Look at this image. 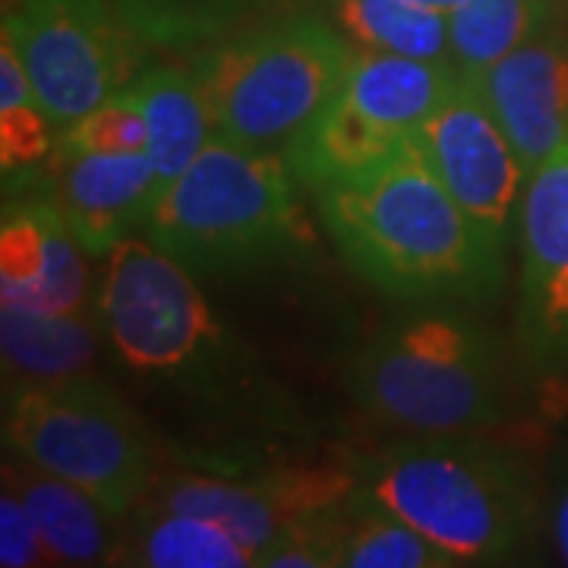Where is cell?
Instances as JSON below:
<instances>
[{
  "mask_svg": "<svg viewBox=\"0 0 568 568\" xmlns=\"http://www.w3.org/2000/svg\"><path fill=\"white\" fill-rule=\"evenodd\" d=\"M528 178L568 145V39L540 32L477 77Z\"/></svg>",
  "mask_w": 568,
  "mask_h": 568,
  "instance_id": "13",
  "label": "cell"
},
{
  "mask_svg": "<svg viewBox=\"0 0 568 568\" xmlns=\"http://www.w3.org/2000/svg\"><path fill=\"white\" fill-rule=\"evenodd\" d=\"M118 566L246 568L260 566V559L215 521L140 503L133 508V521L123 530Z\"/></svg>",
  "mask_w": 568,
  "mask_h": 568,
  "instance_id": "19",
  "label": "cell"
},
{
  "mask_svg": "<svg viewBox=\"0 0 568 568\" xmlns=\"http://www.w3.org/2000/svg\"><path fill=\"white\" fill-rule=\"evenodd\" d=\"M82 244L51 203H13L0 227V301L80 316L92 304Z\"/></svg>",
  "mask_w": 568,
  "mask_h": 568,
  "instance_id": "14",
  "label": "cell"
},
{
  "mask_svg": "<svg viewBox=\"0 0 568 568\" xmlns=\"http://www.w3.org/2000/svg\"><path fill=\"white\" fill-rule=\"evenodd\" d=\"M0 566H54L29 508L20 499V493H13L7 484H3V496H0Z\"/></svg>",
  "mask_w": 568,
  "mask_h": 568,
  "instance_id": "25",
  "label": "cell"
},
{
  "mask_svg": "<svg viewBox=\"0 0 568 568\" xmlns=\"http://www.w3.org/2000/svg\"><path fill=\"white\" fill-rule=\"evenodd\" d=\"M61 145L77 152H104V155H133L149 149V123L142 114L140 99L126 85L114 99L89 111L82 121L67 126Z\"/></svg>",
  "mask_w": 568,
  "mask_h": 568,
  "instance_id": "24",
  "label": "cell"
},
{
  "mask_svg": "<svg viewBox=\"0 0 568 568\" xmlns=\"http://www.w3.org/2000/svg\"><path fill=\"white\" fill-rule=\"evenodd\" d=\"M162 183L145 152L104 155L77 152L58 142L51 155V200L85 253L108 256L155 205Z\"/></svg>",
  "mask_w": 568,
  "mask_h": 568,
  "instance_id": "12",
  "label": "cell"
},
{
  "mask_svg": "<svg viewBox=\"0 0 568 568\" xmlns=\"http://www.w3.org/2000/svg\"><path fill=\"white\" fill-rule=\"evenodd\" d=\"M0 351L3 373L17 386L80 379L99 357V325L89 313L58 316L0 301Z\"/></svg>",
  "mask_w": 568,
  "mask_h": 568,
  "instance_id": "16",
  "label": "cell"
},
{
  "mask_svg": "<svg viewBox=\"0 0 568 568\" xmlns=\"http://www.w3.org/2000/svg\"><path fill=\"white\" fill-rule=\"evenodd\" d=\"M3 36L61 133L140 77L145 41L114 0H13Z\"/></svg>",
  "mask_w": 568,
  "mask_h": 568,
  "instance_id": "9",
  "label": "cell"
},
{
  "mask_svg": "<svg viewBox=\"0 0 568 568\" xmlns=\"http://www.w3.org/2000/svg\"><path fill=\"white\" fill-rule=\"evenodd\" d=\"M357 405L414 436H470L508 407L503 347L455 306H424L383 325L351 366Z\"/></svg>",
  "mask_w": 568,
  "mask_h": 568,
  "instance_id": "3",
  "label": "cell"
},
{
  "mask_svg": "<svg viewBox=\"0 0 568 568\" xmlns=\"http://www.w3.org/2000/svg\"><path fill=\"white\" fill-rule=\"evenodd\" d=\"M414 142L484 241L496 253H506L518 231L528 171L496 121L480 82L458 77Z\"/></svg>",
  "mask_w": 568,
  "mask_h": 568,
  "instance_id": "10",
  "label": "cell"
},
{
  "mask_svg": "<svg viewBox=\"0 0 568 568\" xmlns=\"http://www.w3.org/2000/svg\"><path fill=\"white\" fill-rule=\"evenodd\" d=\"M417 3L433 7V10H439V13H452V10H458V7H462V3H467V0H417Z\"/></svg>",
  "mask_w": 568,
  "mask_h": 568,
  "instance_id": "27",
  "label": "cell"
},
{
  "mask_svg": "<svg viewBox=\"0 0 568 568\" xmlns=\"http://www.w3.org/2000/svg\"><path fill=\"white\" fill-rule=\"evenodd\" d=\"M3 446L92 493L118 518L133 515L155 477V455L136 410L89 376L13 386L3 410Z\"/></svg>",
  "mask_w": 568,
  "mask_h": 568,
  "instance_id": "7",
  "label": "cell"
},
{
  "mask_svg": "<svg viewBox=\"0 0 568 568\" xmlns=\"http://www.w3.org/2000/svg\"><path fill=\"white\" fill-rule=\"evenodd\" d=\"M458 77L452 61L357 48L335 99L284 149L294 178L323 190L383 164L417 140Z\"/></svg>",
  "mask_w": 568,
  "mask_h": 568,
  "instance_id": "8",
  "label": "cell"
},
{
  "mask_svg": "<svg viewBox=\"0 0 568 568\" xmlns=\"http://www.w3.org/2000/svg\"><path fill=\"white\" fill-rule=\"evenodd\" d=\"M559 0H467L448 13V54L462 77L477 80L534 36L547 32Z\"/></svg>",
  "mask_w": 568,
  "mask_h": 568,
  "instance_id": "21",
  "label": "cell"
},
{
  "mask_svg": "<svg viewBox=\"0 0 568 568\" xmlns=\"http://www.w3.org/2000/svg\"><path fill=\"white\" fill-rule=\"evenodd\" d=\"M361 493L405 518L458 566L518 559L537 525L528 467L470 436H417L361 467Z\"/></svg>",
  "mask_w": 568,
  "mask_h": 568,
  "instance_id": "2",
  "label": "cell"
},
{
  "mask_svg": "<svg viewBox=\"0 0 568 568\" xmlns=\"http://www.w3.org/2000/svg\"><path fill=\"white\" fill-rule=\"evenodd\" d=\"M332 13L354 48L420 61H452L448 13L417 0H332Z\"/></svg>",
  "mask_w": 568,
  "mask_h": 568,
  "instance_id": "22",
  "label": "cell"
},
{
  "mask_svg": "<svg viewBox=\"0 0 568 568\" xmlns=\"http://www.w3.org/2000/svg\"><path fill=\"white\" fill-rule=\"evenodd\" d=\"M323 534L332 566L342 568H455V556L405 518L376 506L357 489L342 506L306 518Z\"/></svg>",
  "mask_w": 568,
  "mask_h": 568,
  "instance_id": "17",
  "label": "cell"
},
{
  "mask_svg": "<svg viewBox=\"0 0 568 568\" xmlns=\"http://www.w3.org/2000/svg\"><path fill=\"white\" fill-rule=\"evenodd\" d=\"M58 140L61 126L32 89L17 44L0 36V162L7 181L51 159Z\"/></svg>",
  "mask_w": 568,
  "mask_h": 568,
  "instance_id": "23",
  "label": "cell"
},
{
  "mask_svg": "<svg viewBox=\"0 0 568 568\" xmlns=\"http://www.w3.org/2000/svg\"><path fill=\"white\" fill-rule=\"evenodd\" d=\"M354 51L338 26L313 13H284L209 44L193 67L215 136L284 152L335 99Z\"/></svg>",
  "mask_w": 568,
  "mask_h": 568,
  "instance_id": "5",
  "label": "cell"
},
{
  "mask_svg": "<svg viewBox=\"0 0 568 568\" xmlns=\"http://www.w3.org/2000/svg\"><path fill=\"white\" fill-rule=\"evenodd\" d=\"M547 530H549V544H552V549H556L559 562L568 566V470L559 477V480H556L552 496H549Z\"/></svg>",
  "mask_w": 568,
  "mask_h": 568,
  "instance_id": "26",
  "label": "cell"
},
{
  "mask_svg": "<svg viewBox=\"0 0 568 568\" xmlns=\"http://www.w3.org/2000/svg\"><path fill=\"white\" fill-rule=\"evenodd\" d=\"M145 44L203 48L291 13L297 0H114Z\"/></svg>",
  "mask_w": 568,
  "mask_h": 568,
  "instance_id": "20",
  "label": "cell"
},
{
  "mask_svg": "<svg viewBox=\"0 0 568 568\" xmlns=\"http://www.w3.org/2000/svg\"><path fill=\"white\" fill-rule=\"evenodd\" d=\"M515 237L521 342L540 369H568V145L528 178Z\"/></svg>",
  "mask_w": 568,
  "mask_h": 568,
  "instance_id": "11",
  "label": "cell"
},
{
  "mask_svg": "<svg viewBox=\"0 0 568 568\" xmlns=\"http://www.w3.org/2000/svg\"><path fill=\"white\" fill-rule=\"evenodd\" d=\"M3 484L20 493L54 566H114L121 559L123 518L77 484L41 470L22 455H3Z\"/></svg>",
  "mask_w": 568,
  "mask_h": 568,
  "instance_id": "15",
  "label": "cell"
},
{
  "mask_svg": "<svg viewBox=\"0 0 568 568\" xmlns=\"http://www.w3.org/2000/svg\"><path fill=\"white\" fill-rule=\"evenodd\" d=\"M104 260L99 316L123 366L190 392H215L241 366V347L205 301L196 272L136 234Z\"/></svg>",
  "mask_w": 568,
  "mask_h": 568,
  "instance_id": "6",
  "label": "cell"
},
{
  "mask_svg": "<svg viewBox=\"0 0 568 568\" xmlns=\"http://www.w3.org/2000/svg\"><path fill=\"white\" fill-rule=\"evenodd\" d=\"M140 99L149 123V162L168 186L181 171L196 162L209 140L215 136L212 111L196 67H152L130 85ZM162 193V190H159Z\"/></svg>",
  "mask_w": 568,
  "mask_h": 568,
  "instance_id": "18",
  "label": "cell"
},
{
  "mask_svg": "<svg viewBox=\"0 0 568 568\" xmlns=\"http://www.w3.org/2000/svg\"><path fill=\"white\" fill-rule=\"evenodd\" d=\"M316 200L345 263L395 301H487L503 287V253L452 200L417 142L316 190Z\"/></svg>",
  "mask_w": 568,
  "mask_h": 568,
  "instance_id": "1",
  "label": "cell"
},
{
  "mask_svg": "<svg viewBox=\"0 0 568 568\" xmlns=\"http://www.w3.org/2000/svg\"><path fill=\"white\" fill-rule=\"evenodd\" d=\"M142 237L196 275H237L301 253L310 224L284 155L212 136L162 186Z\"/></svg>",
  "mask_w": 568,
  "mask_h": 568,
  "instance_id": "4",
  "label": "cell"
}]
</instances>
